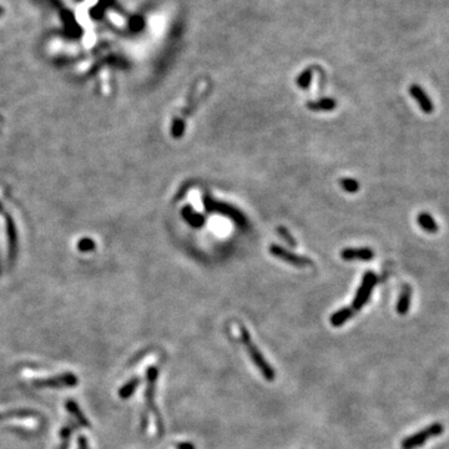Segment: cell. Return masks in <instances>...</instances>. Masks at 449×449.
Here are the masks:
<instances>
[{
	"label": "cell",
	"mask_w": 449,
	"mask_h": 449,
	"mask_svg": "<svg viewBox=\"0 0 449 449\" xmlns=\"http://www.w3.org/2000/svg\"><path fill=\"white\" fill-rule=\"evenodd\" d=\"M240 333H241V342L245 346L246 351L250 354L251 359L255 363V366L257 367L258 371L262 373V376L265 377L266 381L272 382L275 379V371H273L272 367L266 362L265 357L262 356V353L260 352V349L255 346V343L252 342L251 338V335L242 325H240Z\"/></svg>",
	"instance_id": "6da1fadb"
},
{
	"label": "cell",
	"mask_w": 449,
	"mask_h": 449,
	"mask_svg": "<svg viewBox=\"0 0 449 449\" xmlns=\"http://www.w3.org/2000/svg\"><path fill=\"white\" fill-rule=\"evenodd\" d=\"M202 202H204L205 210L210 214H219L222 216L228 217L230 220H232L237 226L241 227H246L247 226V220H246L245 215L240 211L238 209H236L235 206L230 204H226V202L217 201L214 197L209 196V195H204L202 196Z\"/></svg>",
	"instance_id": "7a4b0ae2"
},
{
	"label": "cell",
	"mask_w": 449,
	"mask_h": 449,
	"mask_svg": "<svg viewBox=\"0 0 449 449\" xmlns=\"http://www.w3.org/2000/svg\"><path fill=\"white\" fill-rule=\"evenodd\" d=\"M444 427L441 423H433L431 426H428L427 428H424L423 431L417 432L413 436H409L407 438L403 439L402 442V448L403 449H414L417 447H421L426 443L427 441H429L431 438L434 437H438L443 433Z\"/></svg>",
	"instance_id": "3957f363"
},
{
	"label": "cell",
	"mask_w": 449,
	"mask_h": 449,
	"mask_svg": "<svg viewBox=\"0 0 449 449\" xmlns=\"http://www.w3.org/2000/svg\"><path fill=\"white\" fill-rule=\"evenodd\" d=\"M377 276L373 272H366L363 276V280H362L361 286L357 290L356 296H354L353 303H352V310L353 311H359L367 302H368L369 297H371V293L373 291L374 286L377 283Z\"/></svg>",
	"instance_id": "277c9868"
},
{
	"label": "cell",
	"mask_w": 449,
	"mask_h": 449,
	"mask_svg": "<svg viewBox=\"0 0 449 449\" xmlns=\"http://www.w3.org/2000/svg\"><path fill=\"white\" fill-rule=\"evenodd\" d=\"M157 376H159V369H157L156 367H150V368L147 369V387H146V392H145V399H146L147 409L154 412L155 417H156V423H157V428H159V433L162 434L164 426H162L161 416H160L159 412L156 411V407H155V404H154L155 383H156Z\"/></svg>",
	"instance_id": "5b68a950"
},
{
	"label": "cell",
	"mask_w": 449,
	"mask_h": 449,
	"mask_svg": "<svg viewBox=\"0 0 449 449\" xmlns=\"http://www.w3.org/2000/svg\"><path fill=\"white\" fill-rule=\"evenodd\" d=\"M271 255H273L275 257L280 258V260L285 261V262L290 263V265L296 266V267H306V266H312V261L311 258L305 257V256L296 255V253L291 252V251L286 250L282 246L278 245H272L270 247Z\"/></svg>",
	"instance_id": "8992f818"
},
{
	"label": "cell",
	"mask_w": 449,
	"mask_h": 449,
	"mask_svg": "<svg viewBox=\"0 0 449 449\" xmlns=\"http://www.w3.org/2000/svg\"><path fill=\"white\" fill-rule=\"evenodd\" d=\"M33 384L35 387H73L78 384V378L73 373H64L50 378L34 379Z\"/></svg>",
	"instance_id": "52a82bcc"
},
{
	"label": "cell",
	"mask_w": 449,
	"mask_h": 449,
	"mask_svg": "<svg viewBox=\"0 0 449 449\" xmlns=\"http://www.w3.org/2000/svg\"><path fill=\"white\" fill-rule=\"evenodd\" d=\"M60 16L63 19L64 29H65V33L68 34V36H70L73 39H78L83 35V28L79 25L75 16H74V14L70 10L63 9L60 11Z\"/></svg>",
	"instance_id": "ba28073f"
},
{
	"label": "cell",
	"mask_w": 449,
	"mask_h": 449,
	"mask_svg": "<svg viewBox=\"0 0 449 449\" xmlns=\"http://www.w3.org/2000/svg\"><path fill=\"white\" fill-rule=\"evenodd\" d=\"M409 94L413 96L414 100L417 101L419 106H421L422 111L426 112V114H432L434 110V105L432 103L431 98L426 94V91L421 88L419 85H412L409 88Z\"/></svg>",
	"instance_id": "9c48e42d"
},
{
	"label": "cell",
	"mask_w": 449,
	"mask_h": 449,
	"mask_svg": "<svg viewBox=\"0 0 449 449\" xmlns=\"http://www.w3.org/2000/svg\"><path fill=\"white\" fill-rule=\"evenodd\" d=\"M341 257L344 261H371L374 257V252L368 247L343 248Z\"/></svg>",
	"instance_id": "30bf717a"
},
{
	"label": "cell",
	"mask_w": 449,
	"mask_h": 449,
	"mask_svg": "<svg viewBox=\"0 0 449 449\" xmlns=\"http://www.w3.org/2000/svg\"><path fill=\"white\" fill-rule=\"evenodd\" d=\"M181 216L182 219L186 221V224H189L190 226L194 228L202 227L205 224V222H206V219H205L204 215L195 211L194 207L190 206V205H186V206L182 207Z\"/></svg>",
	"instance_id": "8fae6325"
},
{
	"label": "cell",
	"mask_w": 449,
	"mask_h": 449,
	"mask_svg": "<svg viewBox=\"0 0 449 449\" xmlns=\"http://www.w3.org/2000/svg\"><path fill=\"white\" fill-rule=\"evenodd\" d=\"M306 106H307L308 110L315 111V112H318V111H332L337 106V103L332 98H323L320 99V100L310 101V103L306 104Z\"/></svg>",
	"instance_id": "7c38bea8"
},
{
	"label": "cell",
	"mask_w": 449,
	"mask_h": 449,
	"mask_svg": "<svg viewBox=\"0 0 449 449\" xmlns=\"http://www.w3.org/2000/svg\"><path fill=\"white\" fill-rule=\"evenodd\" d=\"M411 298H412V290L409 286H403L401 295H399L398 302H397V313L398 315H407L411 307Z\"/></svg>",
	"instance_id": "4fadbf2b"
},
{
	"label": "cell",
	"mask_w": 449,
	"mask_h": 449,
	"mask_svg": "<svg viewBox=\"0 0 449 449\" xmlns=\"http://www.w3.org/2000/svg\"><path fill=\"white\" fill-rule=\"evenodd\" d=\"M9 418L15 419V421H26L29 423H31L33 421L36 422V416L34 413L29 411H14V412H8L5 414H0V422L3 421H9Z\"/></svg>",
	"instance_id": "5bb4252c"
},
{
	"label": "cell",
	"mask_w": 449,
	"mask_h": 449,
	"mask_svg": "<svg viewBox=\"0 0 449 449\" xmlns=\"http://www.w3.org/2000/svg\"><path fill=\"white\" fill-rule=\"evenodd\" d=\"M353 312L354 311L349 307H344V308H342V310H338L337 312H335L332 316H331V318H330L331 325H332L333 327H339V326H342L343 323H346L347 321H348L349 318L353 316Z\"/></svg>",
	"instance_id": "9a60e30c"
},
{
	"label": "cell",
	"mask_w": 449,
	"mask_h": 449,
	"mask_svg": "<svg viewBox=\"0 0 449 449\" xmlns=\"http://www.w3.org/2000/svg\"><path fill=\"white\" fill-rule=\"evenodd\" d=\"M417 222H418L419 226H421L426 232L437 233V231H438V224H436L433 217L429 214H426V212L419 214L418 216H417Z\"/></svg>",
	"instance_id": "2e32d148"
},
{
	"label": "cell",
	"mask_w": 449,
	"mask_h": 449,
	"mask_svg": "<svg viewBox=\"0 0 449 449\" xmlns=\"http://www.w3.org/2000/svg\"><path fill=\"white\" fill-rule=\"evenodd\" d=\"M139 384H140V379L136 378V377H135V378H132V379H130V381L127 382V383L125 384V386H122L121 388H120L119 396L121 397L122 399L129 398L130 396H132V394H134L135 389L137 388V386H139Z\"/></svg>",
	"instance_id": "e0dca14e"
},
{
	"label": "cell",
	"mask_w": 449,
	"mask_h": 449,
	"mask_svg": "<svg viewBox=\"0 0 449 449\" xmlns=\"http://www.w3.org/2000/svg\"><path fill=\"white\" fill-rule=\"evenodd\" d=\"M339 185H341L344 191L349 192V194H354V192H357L359 190L358 181H356L354 179H351V177H343V179H341Z\"/></svg>",
	"instance_id": "ac0fdd59"
},
{
	"label": "cell",
	"mask_w": 449,
	"mask_h": 449,
	"mask_svg": "<svg viewBox=\"0 0 449 449\" xmlns=\"http://www.w3.org/2000/svg\"><path fill=\"white\" fill-rule=\"evenodd\" d=\"M171 134L175 139H179V137H182V135L185 134V121L184 119L181 117H176L172 122V127H171Z\"/></svg>",
	"instance_id": "d6986e66"
},
{
	"label": "cell",
	"mask_w": 449,
	"mask_h": 449,
	"mask_svg": "<svg viewBox=\"0 0 449 449\" xmlns=\"http://www.w3.org/2000/svg\"><path fill=\"white\" fill-rule=\"evenodd\" d=\"M66 408H68V411L70 412V413H73L74 416H75V418L78 419L79 422H80L81 426H85V427H88V426H89L88 421H86L85 417H84L83 414H81L80 409L78 408V406H76V404L74 403V402L69 401L68 403H66Z\"/></svg>",
	"instance_id": "ffe728a7"
},
{
	"label": "cell",
	"mask_w": 449,
	"mask_h": 449,
	"mask_svg": "<svg viewBox=\"0 0 449 449\" xmlns=\"http://www.w3.org/2000/svg\"><path fill=\"white\" fill-rule=\"evenodd\" d=\"M312 70L311 69H306L302 74L297 78V85L301 89H307L311 85V81H312Z\"/></svg>",
	"instance_id": "44dd1931"
},
{
	"label": "cell",
	"mask_w": 449,
	"mask_h": 449,
	"mask_svg": "<svg viewBox=\"0 0 449 449\" xmlns=\"http://www.w3.org/2000/svg\"><path fill=\"white\" fill-rule=\"evenodd\" d=\"M277 233L280 236H282L283 238H285V241L288 243V245L291 246V247H296V246H297V242H296V241H295V237H293V236L291 235L290 231H288L286 227H283V226H278V227H277Z\"/></svg>",
	"instance_id": "7402d4cb"
},
{
	"label": "cell",
	"mask_w": 449,
	"mask_h": 449,
	"mask_svg": "<svg viewBox=\"0 0 449 449\" xmlns=\"http://www.w3.org/2000/svg\"><path fill=\"white\" fill-rule=\"evenodd\" d=\"M105 11L106 10H104L99 4H96L95 6H93V8L89 10V14H90V16L94 20H101V19L104 18V15H105Z\"/></svg>",
	"instance_id": "603a6c76"
},
{
	"label": "cell",
	"mask_w": 449,
	"mask_h": 449,
	"mask_svg": "<svg viewBox=\"0 0 449 449\" xmlns=\"http://www.w3.org/2000/svg\"><path fill=\"white\" fill-rule=\"evenodd\" d=\"M129 26L132 31H140L144 28V19L141 16H132L129 23Z\"/></svg>",
	"instance_id": "cb8c5ba5"
},
{
	"label": "cell",
	"mask_w": 449,
	"mask_h": 449,
	"mask_svg": "<svg viewBox=\"0 0 449 449\" xmlns=\"http://www.w3.org/2000/svg\"><path fill=\"white\" fill-rule=\"evenodd\" d=\"M98 4L104 10H106L108 8H112L115 5V0H99Z\"/></svg>",
	"instance_id": "d4e9b609"
},
{
	"label": "cell",
	"mask_w": 449,
	"mask_h": 449,
	"mask_svg": "<svg viewBox=\"0 0 449 449\" xmlns=\"http://www.w3.org/2000/svg\"><path fill=\"white\" fill-rule=\"evenodd\" d=\"M175 448L176 449H196V447H195L192 443H190V442H182V443L176 444Z\"/></svg>",
	"instance_id": "484cf974"
},
{
	"label": "cell",
	"mask_w": 449,
	"mask_h": 449,
	"mask_svg": "<svg viewBox=\"0 0 449 449\" xmlns=\"http://www.w3.org/2000/svg\"><path fill=\"white\" fill-rule=\"evenodd\" d=\"M1 14H3V8L0 6V15H1Z\"/></svg>",
	"instance_id": "4316f807"
},
{
	"label": "cell",
	"mask_w": 449,
	"mask_h": 449,
	"mask_svg": "<svg viewBox=\"0 0 449 449\" xmlns=\"http://www.w3.org/2000/svg\"><path fill=\"white\" fill-rule=\"evenodd\" d=\"M78 1H81V0H78Z\"/></svg>",
	"instance_id": "83f0119b"
}]
</instances>
